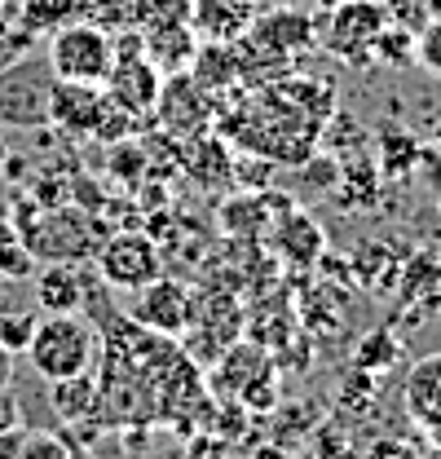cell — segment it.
Segmentation results:
<instances>
[{
	"mask_svg": "<svg viewBox=\"0 0 441 459\" xmlns=\"http://www.w3.org/2000/svg\"><path fill=\"white\" fill-rule=\"evenodd\" d=\"M31 371L40 380H66L93 367L98 358V332L80 314H45L27 344Z\"/></svg>",
	"mask_w": 441,
	"mask_h": 459,
	"instance_id": "1",
	"label": "cell"
},
{
	"mask_svg": "<svg viewBox=\"0 0 441 459\" xmlns=\"http://www.w3.org/2000/svg\"><path fill=\"white\" fill-rule=\"evenodd\" d=\"M115 66V36L102 22L75 18L49 36V71L71 84H102Z\"/></svg>",
	"mask_w": 441,
	"mask_h": 459,
	"instance_id": "2",
	"label": "cell"
},
{
	"mask_svg": "<svg viewBox=\"0 0 441 459\" xmlns=\"http://www.w3.org/2000/svg\"><path fill=\"white\" fill-rule=\"evenodd\" d=\"M388 27V4L380 0H340L327 9V22L318 31L323 49L349 66L376 62V40Z\"/></svg>",
	"mask_w": 441,
	"mask_h": 459,
	"instance_id": "3",
	"label": "cell"
},
{
	"mask_svg": "<svg viewBox=\"0 0 441 459\" xmlns=\"http://www.w3.org/2000/svg\"><path fill=\"white\" fill-rule=\"evenodd\" d=\"M217 394L220 398H234L238 406H274V389H278V362L265 344L256 341H234L225 353L217 358Z\"/></svg>",
	"mask_w": 441,
	"mask_h": 459,
	"instance_id": "4",
	"label": "cell"
},
{
	"mask_svg": "<svg viewBox=\"0 0 441 459\" xmlns=\"http://www.w3.org/2000/svg\"><path fill=\"white\" fill-rule=\"evenodd\" d=\"M93 221L75 208H54V212H40L31 217L27 226L18 230L27 252L40 256V261H66V265H80L98 252V238H93Z\"/></svg>",
	"mask_w": 441,
	"mask_h": 459,
	"instance_id": "5",
	"label": "cell"
},
{
	"mask_svg": "<svg viewBox=\"0 0 441 459\" xmlns=\"http://www.w3.org/2000/svg\"><path fill=\"white\" fill-rule=\"evenodd\" d=\"M49 98H54L49 62L36 66V62L18 57V62H9L0 71V124H9V128H40V124H49Z\"/></svg>",
	"mask_w": 441,
	"mask_h": 459,
	"instance_id": "6",
	"label": "cell"
},
{
	"mask_svg": "<svg viewBox=\"0 0 441 459\" xmlns=\"http://www.w3.org/2000/svg\"><path fill=\"white\" fill-rule=\"evenodd\" d=\"M93 256H98V270H102L107 287H115V291H137V287H146L151 279L164 274V256H160L155 238L137 234V230L107 234Z\"/></svg>",
	"mask_w": 441,
	"mask_h": 459,
	"instance_id": "7",
	"label": "cell"
},
{
	"mask_svg": "<svg viewBox=\"0 0 441 459\" xmlns=\"http://www.w3.org/2000/svg\"><path fill=\"white\" fill-rule=\"evenodd\" d=\"M160 89H164V71H160V66H155L146 54L115 57L110 75L102 80L107 102H110V107H119L124 115H133V119H142V115L155 111Z\"/></svg>",
	"mask_w": 441,
	"mask_h": 459,
	"instance_id": "8",
	"label": "cell"
},
{
	"mask_svg": "<svg viewBox=\"0 0 441 459\" xmlns=\"http://www.w3.org/2000/svg\"><path fill=\"white\" fill-rule=\"evenodd\" d=\"M190 291L177 283V279H151L146 287L133 291V318L146 327V332H160V336H181L186 323H190Z\"/></svg>",
	"mask_w": 441,
	"mask_h": 459,
	"instance_id": "9",
	"label": "cell"
},
{
	"mask_svg": "<svg viewBox=\"0 0 441 459\" xmlns=\"http://www.w3.org/2000/svg\"><path fill=\"white\" fill-rule=\"evenodd\" d=\"M247 40L270 49L278 57H296L305 49H314L318 40V22L309 9H296V4H282V9H270V13H256L252 27H247Z\"/></svg>",
	"mask_w": 441,
	"mask_h": 459,
	"instance_id": "10",
	"label": "cell"
},
{
	"mask_svg": "<svg viewBox=\"0 0 441 459\" xmlns=\"http://www.w3.org/2000/svg\"><path fill=\"white\" fill-rule=\"evenodd\" d=\"M151 115H160V124L168 133H177V137H199L208 128V119H212V98L186 71H177L172 80H164L160 102H155Z\"/></svg>",
	"mask_w": 441,
	"mask_h": 459,
	"instance_id": "11",
	"label": "cell"
},
{
	"mask_svg": "<svg viewBox=\"0 0 441 459\" xmlns=\"http://www.w3.org/2000/svg\"><path fill=\"white\" fill-rule=\"evenodd\" d=\"M107 93L102 84H71V80H54V98H49V124L84 137L98 133L102 115H107Z\"/></svg>",
	"mask_w": 441,
	"mask_h": 459,
	"instance_id": "12",
	"label": "cell"
},
{
	"mask_svg": "<svg viewBox=\"0 0 441 459\" xmlns=\"http://www.w3.org/2000/svg\"><path fill=\"white\" fill-rule=\"evenodd\" d=\"M406 411L411 420L424 429L428 442H441V353L419 358L411 371H406Z\"/></svg>",
	"mask_w": 441,
	"mask_h": 459,
	"instance_id": "13",
	"label": "cell"
},
{
	"mask_svg": "<svg viewBox=\"0 0 441 459\" xmlns=\"http://www.w3.org/2000/svg\"><path fill=\"white\" fill-rule=\"evenodd\" d=\"M256 13H261L256 0H190V27H195V36L199 40H220V45L247 36V27H252Z\"/></svg>",
	"mask_w": 441,
	"mask_h": 459,
	"instance_id": "14",
	"label": "cell"
},
{
	"mask_svg": "<svg viewBox=\"0 0 441 459\" xmlns=\"http://www.w3.org/2000/svg\"><path fill=\"white\" fill-rule=\"evenodd\" d=\"M31 291H36L40 314H80V305H84V279L66 261H45V270L36 274Z\"/></svg>",
	"mask_w": 441,
	"mask_h": 459,
	"instance_id": "15",
	"label": "cell"
},
{
	"mask_svg": "<svg viewBox=\"0 0 441 459\" xmlns=\"http://www.w3.org/2000/svg\"><path fill=\"white\" fill-rule=\"evenodd\" d=\"M190 80L212 98L220 89H234L238 80H243V71H238V54H234V40L229 45H220V40H199V49L190 57Z\"/></svg>",
	"mask_w": 441,
	"mask_h": 459,
	"instance_id": "16",
	"label": "cell"
},
{
	"mask_svg": "<svg viewBox=\"0 0 441 459\" xmlns=\"http://www.w3.org/2000/svg\"><path fill=\"white\" fill-rule=\"evenodd\" d=\"M142 49H146V57H151L164 75H177V71L190 66V57H195V49H199V36H195L190 22L151 27V31H142Z\"/></svg>",
	"mask_w": 441,
	"mask_h": 459,
	"instance_id": "17",
	"label": "cell"
},
{
	"mask_svg": "<svg viewBox=\"0 0 441 459\" xmlns=\"http://www.w3.org/2000/svg\"><path fill=\"white\" fill-rule=\"evenodd\" d=\"M80 18V0H18V27L31 36H54Z\"/></svg>",
	"mask_w": 441,
	"mask_h": 459,
	"instance_id": "18",
	"label": "cell"
},
{
	"mask_svg": "<svg viewBox=\"0 0 441 459\" xmlns=\"http://www.w3.org/2000/svg\"><path fill=\"white\" fill-rule=\"evenodd\" d=\"M49 402H54L57 420L80 424L98 406V389H93L89 371H80V376H66V380H49Z\"/></svg>",
	"mask_w": 441,
	"mask_h": 459,
	"instance_id": "19",
	"label": "cell"
},
{
	"mask_svg": "<svg viewBox=\"0 0 441 459\" xmlns=\"http://www.w3.org/2000/svg\"><path fill=\"white\" fill-rule=\"evenodd\" d=\"M128 22H133L137 31L190 22V0H128Z\"/></svg>",
	"mask_w": 441,
	"mask_h": 459,
	"instance_id": "20",
	"label": "cell"
},
{
	"mask_svg": "<svg viewBox=\"0 0 441 459\" xmlns=\"http://www.w3.org/2000/svg\"><path fill=\"white\" fill-rule=\"evenodd\" d=\"M18 459H75L66 437H57L49 429H18Z\"/></svg>",
	"mask_w": 441,
	"mask_h": 459,
	"instance_id": "21",
	"label": "cell"
},
{
	"mask_svg": "<svg viewBox=\"0 0 441 459\" xmlns=\"http://www.w3.org/2000/svg\"><path fill=\"white\" fill-rule=\"evenodd\" d=\"M36 323H40V314H31V309H0V344L9 353H27Z\"/></svg>",
	"mask_w": 441,
	"mask_h": 459,
	"instance_id": "22",
	"label": "cell"
},
{
	"mask_svg": "<svg viewBox=\"0 0 441 459\" xmlns=\"http://www.w3.org/2000/svg\"><path fill=\"white\" fill-rule=\"evenodd\" d=\"M415 62L441 75V18H424V27H415Z\"/></svg>",
	"mask_w": 441,
	"mask_h": 459,
	"instance_id": "23",
	"label": "cell"
},
{
	"mask_svg": "<svg viewBox=\"0 0 441 459\" xmlns=\"http://www.w3.org/2000/svg\"><path fill=\"white\" fill-rule=\"evenodd\" d=\"M80 18L102 22L107 31L133 27V22H128V0H80Z\"/></svg>",
	"mask_w": 441,
	"mask_h": 459,
	"instance_id": "24",
	"label": "cell"
},
{
	"mask_svg": "<svg viewBox=\"0 0 441 459\" xmlns=\"http://www.w3.org/2000/svg\"><path fill=\"white\" fill-rule=\"evenodd\" d=\"M362 459H424V451L411 442V437H376Z\"/></svg>",
	"mask_w": 441,
	"mask_h": 459,
	"instance_id": "25",
	"label": "cell"
},
{
	"mask_svg": "<svg viewBox=\"0 0 441 459\" xmlns=\"http://www.w3.org/2000/svg\"><path fill=\"white\" fill-rule=\"evenodd\" d=\"M22 429V402L13 398V389H0V437Z\"/></svg>",
	"mask_w": 441,
	"mask_h": 459,
	"instance_id": "26",
	"label": "cell"
},
{
	"mask_svg": "<svg viewBox=\"0 0 441 459\" xmlns=\"http://www.w3.org/2000/svg\"><path fill=\"white\" fill-rule=\"evenodd\" d=\"M13 362H18V353H9V349L0 344V389L13 385Z\"/></svg>",
	"mask_w": 441,
	"mask_h": 459,
	"instance_id": "27",
	"label": "cell"
},
{
	"mask_svg": "<svg viewBox=\"0 0 441 459\" xmlns=\"http://www.w3.org/2000/svg\"><path fill=\"white\" fill-rule=\"evenodd\" d=\"M13 451H18V433H4L0 437V459H18Z\"/></svg>",
	"mask_w": 441,
	"mask_h": 459,
	"instance_id": "28",
	"label": "cell"
},
{
	"mask_svg": "<svg viewBox=\"0 0 441 459\" xmlns=\"http://www.w3.org/2000/svg\"><path fill=\"white\" fill-rule=\"evenodd\" d=\"M424 18H441V0H424Z\"/></svg>",
	"mask_w": 441,
	"mask_h": 459,
	"instance_id": "29",
	"label": "cell"
},
{
	"mask_svg": "<svg viewBox=\"0 0 441 459\" xmlns=\"http://www.w3.org/2000/svg\"><path fill=\"white\" fill-rule=\"evenodd\" d=\"M424 459H441V442H433V446L424 451Z\"/></svg>",
	"mask_w": 441,
	"mask_h": 459,
	"instance_id": "30",
	"label": "cell"
}]
</instances>
